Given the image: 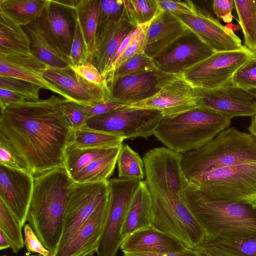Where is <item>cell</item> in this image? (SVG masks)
I'll return each mask as SVG.
<instances>
[{
  "mask_svg": "<svg viewBox=\"0 0 256 256\" xmlns=\"http://www.w3.org/2000/svg\"><path fill=\"white\" fill-rule=\"evenodd\" d=\"M136 26L130 22L124 12L120 22L96 40L89 61L98 68L104 80L121 44Z\"/></svg>",
  "mask_w": 256,
  "mask_h": 256,
  "instance_id": "obj_25",
  "label": "cell"
},
{
  "mask_svg": "<svg viewBox=\"0 0 256 256\" xmlns=\"http://www.w3.org/2000/svg\"><path fill=\"white\" fill-rule=\"evenodd\" d=\"M73 10L58 4L54 0H48L44 11L50 36L60 50L68 58L75 24Z\"/></svg>",
  "mask_w": 256,
  "mask_h": 256,
  "instance_id": "obj_24",
  "label": "cell"
},
{
  "mask_svg": "<svg viewBox=\"0 0 256 256\" xmlns=\"http://www.w3.org/2000/svg\"><path fill=\"white\" fill-rule=\"evenodd\" d=\"M10 248V243L4 235V234L0 231V250H3Z\"/></svg>",
  "mask_w": 256,
  "mask_h": 256,
  "instance_id": "obj_54",
  "label": "cell"
},
{
  "mask_svg": "<svg viewBox=\"0 0 256 256\" xmlns=\"http://www.w3.org/2000/svg\"><path fill=\"white\" fill-rule=\"evenodd\" d=\"M253 54L246 48L215 52L186 70L184 77L198 88L212 89L232 84L234 74Z\"/></svg>",
  "mask_w": 256,
  "mask_h": 256,
  "instance_id": "obj_10",
  "label": "cell"
},
{
  "mask_svg": "<svg viewBox=\"0 0 256 256\" xmlns=\"http://www.w3.org/2000/svg\"><path fill=\"white\" fill-rule=\"evenodd\" d=\"M124 140L122 137L90 128L86 125L74 130L71 144L82 148H110L122 145Z\"/></svg>",
  "mask_w": 256,
  "mask_h": 256,
  "instance_id": "obj_32",
  "label": "cell"
},
{
  "mask_svg": "<svg viewBox=\"0 0 256 256\" xmlns=\"http://www.w3.org/2000/svg\"><path fill=\"white\" fill-rule=\"evenodd\" d=\"M234 4L244 36V46L256 57V0H234Z\"/></svg>",
  "mask_w": 256,
  "mask_h": 256,
  "instance_id": "obj_31",
  "label": "cell"
},
{
  "mask_svg": "<svg viewBox=\"0 0 256 256\" xmlns=\"http://www.w3.org/2000/svg\"><path fill=\"white\" fill-rule=\"evenodd\" d=\"M74 20V37L69 55L71 66L81 64L90 60V55L80 25L75 18Z\"/></svg>",
  "mask_w": 256,
  "mask_h": 256,
  "instance_id": "obj_44",
  "label": "cell"
},
{
  "mask_svg": "<svg viewBox=\"0 0 256 256\" xmlns=\"http://www.w3.org/2000/svg\"><path fill=\"white\" fill-rule=\"evenodd\" d=\"M60 108L74 130L86 125L88 120L86 106L67 100L61 104Z\"/></svg>",
  "mask_w": 256,
  "mask_h": 256,
  "instance_id": "obj_43",
  "label": "cell"
},
{
  "mask_svg": "<svg viewBox=\"0 0 256 256\" xmlns=\"http://www.w3.org/2000/svg\"></svg>",
  "mask_w": 256,
  "mask_h": 256,
  "instance_id": "obj_59",
  "label": "cell"
},
{
  "mask_svg": "<svg viewBox=\"0 0 256 256\" xmlns=\"http://www.w3.org/2000/svg\"><path fill=\"white\" fill-rule=\"evenodd\" d=\"M232 119L200 106L173 118H163L153 135L166 148L184 154L210 142L229 128Z\"/></svg>",
  "mask_w": 256,
  "mask_h": 256,
  "instance_id": "obj_5",
  "label": "cell"
},
{
  "mask_svg": "<svg viewBox=\"0 0 256 256\" xmlns=\"http://www.w3.org/2000/svg\"><path fill=\"white\" fill-rule=\"evenodd\" d=\"M2 256H8V255H2ZM24 256H42L40 254H38V255H31V254H27L26 255Z\"/></svg>",
  "mask_w": 256,
  "mask_h": 256,
  "instance_id": "obj_58",
  "label": "cell"
},
{
  "mask_svg": "<svg viewBox=\"0 0 256 256\" xmlns=\"http://www.w3.org/2000/svg\"><path fill=\"white\" fill-rule=\"evenodd\" d=\"M22 228L18 220L0 199V231L8 239L10 248L14 254H18L24 246Z\"/></svg>",
  "mask_w": 256,
  "mask_h": 256,
  "instance_id": "obj_37",
  "label": "cell"
},
{
  "mask_svg": "<svg viewBox=\"0 0 256 256\" xmlns=\"http://www.w3.org/2000/svg\"><path fill=\"white\" fill-rule=\"evenodd\" d=\"M44 76L68 95L72 102L85 106L108 101V90L106 82L96 84L86 80L70 66L56 68L48 66Z\"/></svg>",
  "mask_w": 256,
  "mask_h": 256,
  "instance_id": "obj_18",
  "label": "cell"
},
{
  "mask_svg": "<svg viewBox=\"0 0 256 256\" xmlns=\"http://www.w3.org/2000/svg\"><path fill=\"white\" fill-rule=\"evenodd\" d=\"M233 18H234V16L232 15V14H229L224 16L222 18V20L224 22L228 23V24H230L232 22Z\"/></svg>",
  "mask_w": 256,
  "mask_h": 256,
  "instance_id": "obj_57",
  "label": "cell"
},
{
  "mask_svg": "<svg viewBox=\"0 0 256 256\" xmlns=\"http://www.w3.org/2000/svg\"><path fill=\"white\" fill-rule=\"evenodd\" d=\"M150 22L144 26L143 28L136 37L112 63L104 80L106 83L111 78L114 70L121 64L136 54L144 53L146 36Z\"/></svg>",
  "mask_w": 256,
  "mask_h": 256,
  "instance_id": "obj_41",
  "label": "cell"
},
{
  "mask_svg": "<svg viewBox=\"0 0 256 256\" xmlns=\"http://www.w3.org/2000/svg\"><path fill=\"white\" fill-rule=\"evenodd\" d=\"M182 196L204 229L206 238L256 236V203L212 198L188 180Z\"/></svg>",
  "mask_w": 256,
  "mask_h": 256,
  "instance_id": "obj_4",
  "label": "cell"
},
{
  "mask_svg": "<svg viewBox=\"0 0 256 256\" xmlns=\"http://www.w3.org/2000/svg\"><path fill=\"white\" fill-rule=\"evenodd\" d=\"M99 8L100 0H76L73 10L74 18L80 28L90 59L96 48Z\"/></svg>",
  "mask_w": 256,
  "mask_h": 256,
  "instance_id": "obj_27",
  "label": "cell"
},
{
  "mask_svg": "<svg viewBox=\"0 0 256 256\" xmlns=\"http://www.w3.org/2000/svg\"><path fill=\"white\" fill-rule=\"evenodd\" d=\"M152 204L146 182L140 180L124 218L121 232L122 242L134 232L152 226Z\"/></svg>",
  "mask_w": 256,
  "mask_h": 256,
  "instance_id": "obj_26",
  "label": "cell"
},
{
  "mask_svg": "<svg viewBox=\"0 0 256 256\" xmlns=\"http://www.w3.org/2000/svg\"><path fill=\"white\" fill-rule=\"evenodd\" d=\"M188 181L212 198L256 203V163L212 168Z\"/></svg>",
  "mask_w": 256,
  "mask_h": 256,
  "instance_id": "obj_7",
  "label": "cell"
},
{
  "mask_svg": "<svg viewBox=\"0 0 256 256\" xmlns=\"http://www.w3.org/2000/svg\"><path fill=\"white\" fill-rule=\"evenodd\" d=\"M163 118L158 110L131 106L90 118L86 126L108 132L125 139L143 138L147 139Z\"/></svg>",
  "mask_w": 256,
  "mask_h": 256,
  "instance_id": "obj_8",
  "label": "cell"
},
{
  "mask_svg": "<svg viewBox=\"0 0 256 256\" xmlns=\"http://www.w3.org/2000/svg\"><path fill=\"white\" fill-rule=\"evenodd\" d=\"M124 14V0H100L96 40L114 28Z\"/></svg>",
  "mask_w": 256,
  "mask_h": 256,
  "instance_id": "obj_35",
  "label": "cell"
},
{
  "mask_svg": "<svg viewBox=\"0 0 256 256\" xmlns=\"http://www.w3.org/2000/svg\"><path fill=\"white\" fill-rule=\"evenodd\" d=\"M67 100L52 94L12 104L0 111V146L34 178L64 167V150L74 132L60 108Z\"/></svg>",
  "mask_w": 256,
  "mask_h": 256,
  "instance_id": "obj_1",
  "label": "cell"
},
{
  "mask_svg": "<svg viewBox=\"0 0 256 256\" xmlns=\"http://www.w3.org/2000/svg\"><path fill=\"white\" fill-rule=\"evenodd\" d=\"M140 182L120 178L108 180V208L98 256H116L122 244L124 218Z\"/></svg>",
  "mask_w": 256,
  "mask_h": 256,
  "instance_id": "obj_9",
  "label": "cell"
},
{
  "mask_svg": "<svg viewBox=\"0 0 256 256\" xmlns=\"http://www.w3.org/2000/svg\"><path fill=\"white\" fill-rule=\"evenodd\" d=\"M124 7L126 16L134 26L150 22L162 12L156 0H124Z\"/></svg>",
  "mask_w": 256,
  "mask_h": 256,
  "instance_id": "obj_36",
  "label": "cell"
},
{
  "mask_svg": "<svg viewBox=\"0 0 256 256\" xmlns=\"http://www.w3.org/2000/svg\"><path fill=\"white\" fill-rule=\"evenodd\" d=\"M123 256H200L194 250L187 248L180 252H124Z\"/></svg>",
  "mask_w": 256,
  "mask_h": 256,
  "instance_id": "obj_51",
  "label": "cell"
},
{
  "mask_svg": "<svg viewBox=\"0 0 256 256\" xmlns=\"http://www.w3.org/2000/svg\"><path fill=\"white\" fill-rule=\"evenodd\" d=\"M130 106L110 101H104L93 106H86L88 120L93 116L105 114L114 110Z\"/></svg>",
  "mask_w": 256,
  "mask_h": 256,
  "instance_id": "obj_48",
  "label": "cell"
},
{
  "mask_svg": "<svg viewBox=\"0 0 256 256\" xmlns=\"http://www.w3.org/2000/svg\"><path fill=\"white\" fill-rule=\"evenodd\" d=\"M24 246L29 252L38 253L42 256H54V253L46 248L42 244L30 226H24Z\"/></svg>",
  "mask_w": 256,
  "mask_h": 256,
  "instance_id": "obj_45",
  "label": "cell"
},
{
  "mask_svg": "<svg viewBox=\"0 0 256 256\" xmlns=\"http://www.w3.org/2000/svg\"><path fill=\"white\" fill-rule=\"evenodd\" d=\"M34 186V178L28 172L0 164V199L22 228L27 221Z\"/></svg>",
  "mask_w": 256,
  "mask_h": 256,
  "instance_id": "obj_17",
  "label": "cell"
},
{
  "mask_svg": "<svg viewBox=\"0 0 256 256\" xmlns=\"http://www.w3.org/2000/svg\"><path fill=\"white\" fill-rule=\"evenodd\" d=\"M108 180L74 182L70 186L63 232L56 250L70 240L100 204L108 196Z\"/></svg>",
  "mask_w": 256,
  "mask_h": 256,
  "instance_id": "obj_11",
  "label": "cell"
},
{
  "mask_svg": "<svg viewBox=\"0 0 256 256\" xmlns=\"http://www.w3.org/2000/svg\"><path fill=\"white\" fill-rule=\"evenodd\" d=\"M172 14L187 30L196 35L214 52L237 50L245 48L234 32L197 6L192 13Z\"/></svg>",
  "mask_w": 256,
  "mask_h": 256,
  "instance_id": "obj_14",
  "label": "cell"
},
{
  "mask_svg": "<svg viewBox=\"0 0 256 256\" xmlns=\"http://www.w3.org/2000/svg\"><path fill=\"white\" fill-rule=\"evenodd\" d=\"M182 156L165 147L147 152L142 159L145 181L152 198V226L194 250L204 242L206 233L182 198L188 180Z\"/></svg>",
  "mask_w": 256,
  "mask_h": 256,
  "instance_id": "obj_2",
  "label": "cell"
},
{
  "mask_svg": "<svg viewBox=\"0 0 256 256\" xmlns=\"http://www.w3.org/2000/svg\"><path fill=\"white\" fill-rule=\"evenodd\" d=\"M22 27L28 38L32 54L53 68L72 65L69 58L60 50L50 36L44 12L40 18Z\"/></svg>",
  "mask_w": 256,
  "mask_h": 256,
  "instance_id": "obj_22",
  "label": "cell"
},
{
  "mask_svg": "<svg viewBox=\"0 0 256 256\" xmlns=\"http://www.w3.org/2000/svg\"><path fill=\"white\" fill-rule=\"evenodd\" d=\"M156 2L161 12L192 13L196 9V6L191 0H156Z\"/></svg>",
  "mask_w": 256,
  "mask_h": 256,
  "instance_id": "obj_46",
  "label": "cell"
},
{
  "mask_svg": "<svg viewBox=\"0 0 256 256\" xmlns=\"http://www.w3.org/2000/svg\"><path fill=\"white\" fill-rule=\"evenodd\" d=\"M108 149L79 148L70 144L64 150V167L72 178Z\"/></svg>",
  "mask_w": 256,
  "mask_h": 256,
  "instance_id": "obj_33",
  "label": "cell"
},
{
  "mask_svg": "<svg viewBox=\"0 0 256 256\" xmlns=\"http://www.w3.org/2000/svg\"><path fill=\"white\" fill-rule=\"evenodd\" d=\"M0 53L30 55L28 38L22 26L0 12Z\"/></svg>",
  "mask_w": 256,
  "mask_h": 256,
  "instance_id": "obj_29",
  "label": "cell"
},
{
  "mask_svg": "<svg viewBox=\"0 0 256 256\" xmlns=\"http://www.w3.org/2000/svg\"><path fill=\"white\" fill-rule=\"evenodd\" d=\"M256 163V138L228 128L202 148L182 154V167L188 180L210 170Z\"/></svg>",
  "mask_w": 256,
  "mask_h": 256,
  "instance_id": "obj_6",
  "label": "cell"
},
{
  "mask_svg": "<svg viewBox=\"0 0 256 256\" xmlns=\"http://www.w3.org/2000/svg\"><path fill=\"white\" fill-rule=\"evenodd\" d=\"M25 100H26L24 98L12 92L0 88V111L12 104L22 102Z\"/></svg>",
  "mask_w": 256,
  "mask_h": 256,
  "instance_id": "obj_52",
  "label": "cell"
},
{
  "mask_svg": "<svg viewBox=\"0 0 256 256\" xmlns=\"http://www.w3.org/2000/svg\"><path fill=\"white\" fill-rule=\"evenodd\" d=\"M120 248L123 252H183L188 248L176 238L150 226L128 236Z\"/></svg>",
  "mask_w": 256,
  "mask_h": 256,
  "instance_id": "obj_23",
  "label": "cell"
},
{
  "mask_svg": "<svg viewBox=\"0 0 256 256\" xmlns=\"http://www.w3.org/2000/svg\"><path fill=\"white\" fill-rule=\"evenodd\" d=\"M108 204V196L70 240L62 248L56 250L54 256H94L96 252L102 235Z\"/></svg>",
  "mask_w": 256,
  "mask_h": 256,
  "instance_id": "obj_20",
  "label": "cell"
},
{
  "mask_svg": "<svg viewBox=\"0 0 256 256\" xmlns=\"http://www.w3.org/2000/svg\"><path fill=\"white\" fill-rule=\"evenodd\" d=\"M0 88L12 92L27 100L37 101L40 100V86L20 79L0 76Z\"/></svg>",
  "mask_w": 256,
  "mask_h": 256,
  "instance_id": "obj_40",
  "label": "cell"
},
{
  "mask_svg": "<svg viewBox=\"0 0 256 256\" xmlns=\"http://www.w3.org/2000/svg\"><path fill=\"white\" fill-rule=\"evenodd\" d=\"M188 30L174 14L162 12L148 26L144 53L154 58L158 57Z\"/></svg>",
  "mask_w": 256,
  "mask_h": 256,
  "instance_id": "obj_21",
  "label": "cell"
},
{
  "mask_svg": "<svg viewBox=\"0 0 256 256\" xmlns=\"http://www.w3.org/2000/svg\"><path fill=\"white\" fill-rule=\"evenodd\" d=\"M48 2V0H0V12L22 26L40 18Z\"/></svg>",
  "mask_w": 256,
  "mask_h": 256,
  "instance_id": "obj_30",
  "label": "cell"
},
{
  "mask_svg": "<svg viewBox=\"0 0 256 256\" xmlns=\"http://www.w3.org/2000/svg\"><path fill=\"white\" fill-rule=\"evenodd\" d=\"M204 243L243 256H256V236L238 238H205Z\"/></svg>",
  "mask_w": 256,
  "mask_h": 256,
  "instance_id": "obj_38",
  "label": "cell"
},
{
  "mask_svg": "<svg viewBox=\"0 0 256 256\" xmlns=\"http://www.w3.org/2000/svg\"><path fill=\"white\" fill-rule=\"evenodd\" d=\"M0 163L10 168L22 170L10 152L2 146H0Z\"/></svg>",
  "mask_w": 256,
  "mask_h": 256,
  "instance_id": "obj_53",
  "label": "cell"
},
{
  "mask_svg": "<svg viewBox=\"0 0 256 256\" xmlns=\"http://www.w3.org/2000/svg\"><path fill=\"white\" fill-rule=\"evenodd\" d=\"M212 2L214 12L220 19L232 14L234 7V0H214Z\"/></svg>",
  "mask_w": 256,
  "mask_h": 256,
  "instance_id": "obj_50",
  "label": "cell"
},
{
  "mask_svg": "<svg viewBox=\"0 0 256 256\" xmlns=\"http://www.w3.org/2000/svg\"><path fill=\"white\" fill-rule=\"evenodd\" d=\"M198 90L201 107L232 118L236 116L252 118L256 115V91H248L232 84L212 89Z\"/></svg>",
  "mask_w": 256,
  "mask_h": 256,
  "instance_id": "obj_15",
  "label": "cell"
},
{
  "mask_svg": "<svg viewBox=\"0 0 256 256\" xmlns=\"http://www.w3.org/2000/svg\"><path fill=\"white\" fill-rule=\"evenodd\" d=\"M248 129L250 133L256 138V115L252 118L250 124Z\"/></svg>",
  "mask_w": 256,
  "mask_h": 256,
  "instance_id": "obj_55",
  "label": "cell"
},
{
  "mask_svg": "<svg viewBox=\"0 0 256 256\" xmlns=\"http://www.w3.org/2000/svg\"><path fill=\"white\" fill-rule=\"evenodd\" d=\"M70 66L75 72L90 82L96 84H102L105 82L100 72L90 61Z\"/></svg>",
  "mask_w": 256,
  "mask_h": 256,
  "instance_id": "obj_47",
  "label": "cell"
},
{
  "mask_svg": "<svg viewBox=\"0 0 256 256\" xmlns=\"http://www.w3.org/2000/svg\"><path fill=\"white\" fill-rule=\"evenodd\" d=\"M226 27L231 30L233 32H235L240 29V27L238 25L234 24H228L224 26Z\"/></svg>",
  "mask_w": 256,
  "mask_h": 256,
  "instance_id": "obj_56",
  "label": "cell"
},
{
  "mask_svg": "<svg viewBox=\"0 0 256 256\" xmlns=\"http://www.w3.org/2000/svg\"><path fill=\"white\" fill-rule=\"evenodd\" d=\"M116 164L120 178L140 181L145 177L143 160L126 144L122 145Z\"/></svg>",
  "mask_w": 256,
  "mask_h": 256,
  "instance_id": "obj_34",
  "label": "cell"
},
{
  "mask_svg": "<svg viewBox=\"0 0 256 256\" xmlns=\"http://www.w3.org/2000/svg\"><path fill=\"white\" fill-rule=\"evenodd\" d=\"M122 146L108 148L71 178L74 183L108 180L112 175Z\"/></svg>",
  "mask_w": 256,
  "mask_h": 256,
  "instance_id": "obj_28",
  "label": "cell"
},
{
  "mask_svg": "<svg viewBox=\"0 0 256 256\" xmlns=\"http://www.w3.org/2000/svg\"><path fill=\"white\" fill-rule=\"evenodd\" d=\"M200 100L198 88L182 74L166 84L154 96L130 106L158 110L163 118H173L200 107Z\"/></svg>",
  "mask_w": 256,
  "mask_h": 256,
  "instance_id": "obj_13",
  "label": "cell"
},
{
  "mask_svg": "<svg viewBox=\"0 0 256 256\" xmlns=\"http://www.w3.org/2000/svg\"><path fill=\"white\" fill-rule=\"evenodd\" d=\"M158 70V64L154 58L144 53L136 54L118 66L106 84L114 78Z\"/></svg>",
  "mask_w": 256,
  "mask_h": 256,
  "instance_id": "obj_39",
  "label": "cell"
},
{
  "mask_svg": "<svg viewBox=\"0 0 256 256\" xmlns=\"http://www.w3.org/2000/svg\"><path fill=\"white\" fill-rule=\"evenodd\" d=\"M200 256H243L220 248L202 243L194 249Z\"/></svg>",
  "mask_w": 256,
  "mask_h": 256,
  "instance_id": "obj_49",
  "label": "cell"
},
{
  "mask_svg": "<svg viewBox=\"0 0 256 256\" xmlns=\"http://www.w3.org/2000/svg\"><path fill=\"white\" fill-rule=\"evenodd\" d=\"M232 84L248 91H256V57L250 58L236 71Z\"/></svg>",
  "mask_w": 256,
  "mask_h": 256,
  "instance_id": "obj_42",
  "label": "cell"
},
{
  "mask_svg": "<svg viewBox=\"0 0 256 256\" xmlns=\"http://www.w3.org/2000/svg\"><path fill=\"white\" fill-rule=\"evenodd\" d=\"M214 52L196 35L188 30L154 60L159 70L170 74H182Z\"/></svg>",
  "mask_w": 256,
  "mask_h": 256,
  "instance_id": "obj_16",
  "label": "cell"
},
{
  "mask_svg": "<svg viewBox=\"0 0 256 256\" xmlns=\"http://www.w3.org/2000/svg\"><path fill=\"white\" fill-rule=\"evenodd\" d=\"M48 66L32 54L20 55L0 53V76L28 81L72 102L68 95L44 78V74Z\"/></svg>",
  "mask_w": 256,
  "mask_h": 256,
  "instance_id": "obj_19",
  "label": "cell"
},
{
  "mask_svg": "<svg viewBox=\"0 0 256 256\" xmlns=\"http://www.w3.org/2000/svg\"><path fill=\"white\" fill-rule=\"evenodd\" d=\"M73 183L64 167L34 178L27 221L44 246L54 254L62 236Z\"/></svg>",
  "mask_w": 256,
  "mask_h": 256,
  "instance_id": "obj_3",
  "label": "cell"
},
{
  "mask_svg": "<svg viewBox=\"0 0 256 256\" xmlns=\"http://www.w3.org/2000/svg\"><path fill=\"white\" fill-rule=\"evenodd\" d=\"M180 75L158 70L114 78L106 84L108 101L130 106L154 96Z\"/></svg>",
  "mask_w": 256,
  "mask_h": 256,
  "instance_id": "obj_12",
  "label": "cell"
}]
</instances>
